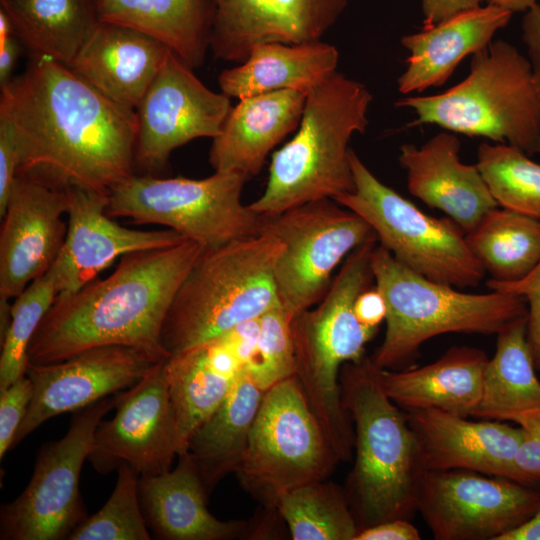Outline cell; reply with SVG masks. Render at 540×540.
Wrapping results in <instances>:
<instances>
[{"instance_id": "cell-1", "label": "cell", "mask_w": 540, "mask_h": 540, "mask_svg": "<svg viewBox=\"0 0 540 540\" xmlns=\"http://www.w3.org/2000/svg\"><path fill=\"white\" fill-rule=\"evenodd\" d=\"M0 116L20 150V171L104 193L133 175L138 120L71 68L34 57L1 87Z\"/></svg>"}, {"instance_id": "cell-2", "label": "cell", "mask_w": 540, "mask_h": 540, "mask_svg": "<svg viewBox=\"0 0 540 540\" xmlns=\"http://www.w3.org/2000/svg\"><path fill=\"white\" fill-rule=\"evenodd\" d=\"M192 240L129 253L106 278L59 293L28 349V362L48 364L104 346L134 347L168 358L161 332L168 310L204 251Z\"/></svg>"}, {"instance_id": "cell-3", "label": "cell", "mask_w": 540, "mask_h": 540, "mask_svg": "<svg viewBox=\"0 0 540 540\" xmlns=\"http://www.w3.org/2000/svg\"><path fill=\"white\" fill-rule=\"evenodd\" d=\"M340 385L356 452L346 495L359 529L409 518L425 470L405 411L385 393L371 357L344 364Z\"/></svg>"}, {"instance_id": "cell-4", "label": "cell", "mask_w": 540, "mask_h": 540, "mask_svg": "<svg viewBox=\"0 0 540 540\" xmlns=\"http://www.w3.org/2000/svg\"><path fill=\"white\" fill-rule=\"evenodd\" d=\"M368 88L335 72L313 87L294 137L272 155L261 196L248 206L276 215L354 190L349 142L369 125Z\"/></svg>"}, {"instance_id": "cell-5", "label": "cell", "mask_w": 540, "mask_h": 540, "mask_svg": "<svg viewBox=\"0 0 540 540\" xmlns=\"http://www.w3.org/2000/svg\"><path fill=\"white\" fill-rule=\"evenodd\" d=\"M377 242L373 238L351 252L316 307L291 322L295 377L339 462L348 460L354 448L341 369L365 356V345L378 331L363 325L354 312L357 297L374 285L371 255Z\"/></svg>"}, {"instance_id": "cell-6", "label": "cell", "mask_w": 540, "mask_h": 540, "mask_svg": "<svg viewBox=\"0 0 540 540\" xmlns=\"http://www.w3.org/2000/svg\"><path fill=\"white\" fill-rule=\"evenodd\" d=\"M283 244L267 232L204 249L179 287L161 332L169 356L259 318L279 303L275 263Z\"/></svg>"}, {"instance_id": "cell-7", "label": "cell", "mask_w": 540, "mask_h": 540, "mask_svg": "<svg viewBox=\"0 0 540 540\" xmlns=\"http://www.w3.org/2000/svg\"><path fill=\"white\" fill-rule=\"evenodd\" d=\"M374 285L386 304V332L371 357L382 369L416 359L420 346L446 333L498 334L526 317L522 296L504 292L472 294L430 280L399 262L382 245L371 255Z\"/></svg>"}, {"instance_id": "cell-8", "label": "cell", "mask_w": 540, "mask_h": 540, "mask_svg": "<svg viewBox=\"0 0 540 540\" xmlns=\"http://www.w3.org/2000/svg\"><path fill=\"white\" fill-rule=\"evenodd\" d=\"M395 105L414 112L411 126L436 125L529 154L540 140V97L530 62L503 40L472 55L470 71L457 85L436 95L408 96Z\"/></svg>"}, {"instance_id": "cell-9", "label": "cell", "mask_w": 540, "mask_h": 540, "mask_svg": "<svg viewBox=\"0 0 540 540\" xmlns=\"http://www.w3.org/2000/svg\"><path fill=\"white\" fill-rule=\"evenodd\" d=\"M246 175L217 172L202 179L131 175L109 193L111 218L157 224L205 249L261 233L263 216L244 205Z\"/></svg>"}, {"instance_id": "cell-10", "label": "cell", "mask_w": 540, "mask_h": 540, "mask_svg": "<svg viewBox=\"0 0 540 540\" xmlns=\"http://www.w3.org/2000/svg\"><path fill=\"white\" fill-rule=\"evenodd\" d=\"M355 187L334 198L362 217L377 240L416 273L453 287H475L485 270L465 232L450 218H435L381 182L351 149Z\"/></svg>"}, {"instance_id": "cell-11", "label": "cell", "mask_w": 540, "mask_h": 540, "mask_svg": "<svg viewBox=\"0 0 540 540\" xmlns=\"http://www.w3.org/2000/svg\"><path fill=\"white\" fill-rule=\"evenodd\" d=\"M338 462L293 376L265 391L235 473L244 489L274 509L283 493L328 479Z\"/></svg>"}, {"instance_id": "cell-12", "label": "cell", "mask_w": 540, "mask_h": 540, "mask_svg": "<svg viewBox=\"0 0 540 540\" xmlns=\"http://www.w3.org/2000/svg\"><path fill=\"white\" fill-rule=\"evenodd\" d=\"M262 216L261 232L275 235L283 244L274 281L279 301L292 317L316 305L338 265L377 238L362 217L330 198Z\"/></svg>"}, {"instance_id": "cell-13", "label": "cell", "mask_w": 540, "mask_h": 540, "mask_svg": "<svg viewBox=\"0 0 540 540\" xmlns=\"http://www.w3.org/2000/svg\"><path fill=\"white\" fill-rule=\"evenodd\" d=\"M118 398L119 393L80 409L66 434L40 449L26 488L1 506V540L68 539L88 517L79 491L81 469L98 425Z\"/></svg>"}, {"instance_id": "cell-14", "label": "cell", "mask_w": 540, "mask_h": 540, "mask_svg": "<svg viewBox=\"0 0 540 540\" xmlns=\"http://www.w3.org/2000/svg\"><path fill=\"white\" fill-rule=\"evenodd\" d=\"M540 489L470 470L424 471L417 510L436 540H498L528 520Z\"/></svg>"}, {"instance_id": "cell-15", "label": "cell", "mask_w": 540, "mask_h": 540, "mask_svg": "<svg viewBox=\"0 0 540 540\" xmlns=\"http://www.w3.org/2000/svg\"><path fill=\"white\" fill-rule=\"evenodd\" d=\"M174 52L167 55L135 112V163L156 170L171 153L201 137H217L232 108L230 97L210 90Z\"/></svg>"}, {"instance_id": "cell-16", "label": "cell", "mask_w": 540, "mask_h": 540, "mask_svg": "<svg viewBox=\"0 0 540 540\" xmlns=\"http://www.w3.org/2000/svg\"><path fill=\"white\" fill-rule=\"evenodd\" d=\"M165 360L120 392L115 415L98 425L87 459L98 473L109 474L122 463L139 476L171 470L179 442Z\"/></svg>"}, {"instance_id": "cell-17", "label": "cell", "mask_w": 540, "mask_h": 540, "mask_svg": "<svg viewBox=\"0 0 540 540\" xmlns=\"http://www.w3.org/2000/svg\"><path fill=\"white\" fill-rule=\"evenodd\" d=\"M165 359L134 347L104 346L54 363L28 362L34 393L12 448L48 419L130 388Z\"/></svg>"}, {"instance_id": "cell-18", "label": "cell", "mask_w": 540, "mask_h": 540, "mask_svg": "<svg viewBox=\"0 0 540 540\" xmlns=\"http://www.w3.org/2000/svg\"><path fill=\"white\" fill-rule=\"evenodd\" d=\"M65 186L20 171L0 229V298L14 299L55 263L67 233Z\"/></svg>"}, {"instance_id": "cell-19", "label": "cell", "mask_w": 540, "mask_h": 540, "mask_svg": "<svg viewBox=\"0 0 540 540\" xmlns=\"http://www.w3.org/2000/svg\"><path fill=\"white\" fill-rule=\"evenodd\" d=\"M348 0H207L209 49L217 59L242 63L265 43L321 41Z\"/></svg>"}, {"instance_id": "cell-20", "label": "cell", "mask_w": 540, "mask_h": 540, "mask_svg": "<svg viewBox=\"0 0 540 540\" xmlns=\"http://www.w3.org/2000/svg\"><path fill=\"white\" fill-rule=\"evenodd\" d=\"M67 233L51 267L59 293L75 292L96 279L118 257L171 247L187 240L174 230L142 231L125 228L107 213L109 194L68 184Z\"/></svg>"}, {"instance_id": "cell-21", "label": "cell", "mask_w": 540, "mask_h": 540, "mask_svg": "<svg viewBox=\"0 0 540 540\" xmlns=\"http://www.w3.org/2000/svg\"><path fill=\"white\" fill-rule=\"evenodd\" d=\"M425 471L470 470L524 483L515 464L520 427L437 409L405 411Z\"/></svg>"}, {"instance_id": "cell-22", "label": "cell", "mask_w": 540, "mask_h": 540, "mask_svg": "<svg viewBox=\"0 0 540 540\" xmlns=\"http://www.w3.org/2000/svg\"><path fill=\"white\" fill-rule=\"evenodd\" d=\"M460 141L443 131L418 147L404 144L398 161L406 171L409 192L444 212L465 234L499 207L477 165L459 158Z\"/></svg>"}, {"instance_id": "cell-23", "label": "cell", "mask_w": 540, "mask_h": 540, "mask_svg": "<svg viewBox=\"0 0 540 540\" xmlns=\"http://www.w3.org/2000/svg\"><path fill=\"white\" fill-rule=\"evenodd\" d=\"M170 51L143 31L100 21L69 68L113 102L135 111Z\"/></svg>"}, {"instance_id": "cell-24", "label": "cell", "mask_w": 540, "mask_h": 540, "mask_svg": "<svg viewBox=\"0 0 540 540\" xmlns=\"http://www.w3.org/2000/svg\"><path fill=\"white\" fill-rule=\"evenodd\" d=\"M174 469L140 476L141 508L154 538L162 540H228L243 536L248 523L223 521L207 508L208 492L188 452Z\"/></svg>"}, {"instance_id": "cell-25", "label": "cell", "mask_w": 540, "mask_h": 540, "mask_svg": "<svg viewBox=\"0 0 540 540\" xmlns=\"http://www.w3.org/2000/svg\"><path fill=\"white\" fill-rule=\"evenodd\" d=\"M511 16L506 9L485 4L403 36L401 44L409 56L398 90L410 94L443 85L465 57L493 41Z\"/></svg>"}, {"instance_id": "cell-26", "label": "cell", "mask_w": 540, "mask_h": 540, "mask_svg": "<svg viewBox=\"0 0 540 540\" xmlns=\"http://www.w3.org/2000/svg\"><path fill=\"white\" fill-rule=\"evenodd\" d=\"M306 96L304 91L280 90L240 99L212 139L209 162L214 171L257 175L270 151L298 128Z\"/></svg>"}, {"instance_id": "cell-27", "label": "cell", "mask_w": 540, "mask_h": 540, "mask_svg": "<svg viewBox=\"0 0 540 540\" xmlns=\"http://www.w3.org/2000/svg\"><path fill=\"white\" fill-rule=\"evenodd\" d=\"M489 358L478 348L453 346L428 365L395 371L378 368L388 397L402 410L437 409L473 417Z\"/></svg>"}, {"instance_id": "cell-28", "label": "cell", "mask_w": 540, "mask_h": 540, "mask_svg": "<svg viewBox=\"0 0 540 540\" xmlns=\"http://www.w3.org/2000/svg\"><path fill=\"white\" fill-rule=\"evenodd\" d=\"M337 48L321 41L254 47L239 65L219 75L221 92L238 100L280 90L309 92L336 72Z\"/></svg>"}, {"instance_id": "cell-29", "label": "cell", "mask_w": 540, "mask_h": 540, "mask_svg": "<svg viewBox=\"0 0 540 540\" xmlns=\"http://www.w3.org/2000/svg\"><path fill=\"white\" fill-rule=\"evenodd\" d=\"M264 393L244 368L221 405L189 438L186 452L208 494L238 469Z\"/></svg>"}, {"instance_id": "cell-30", "label": "cell", "mask_w": 540, "mask_h": 540, "mask_svg": "<svg viewBox=\"0 0 540 540\" xmlns=\"http://www.w3.org/2000/svg\"><path fill=\"white\" fill-rule=\"evenodd\" d=\"M527 316L497 334L473 417L521 424L540 419V381L526 339Z\"/></svg>"}, {"instance_id": "cell-31", "label": "cell", "mask_w": 540, "mask_h": 540, "mask_svg": "<svg viewBox=\"0 0 540 540\" xmlns=\"http://www.w3.org/2000/svg\"><path fill=\"white\" fill-rule=\"evenodd\" d=\"M100 21L129 26L162 43L192 69L209 49L207 0H95Z\"/></svg>"}, {"instance_id": "cell-32", "label": "cell", "mask_w": 540, "mask_h": 540, "mask_svg": "<svg viewBox=\"0 0 540 540\" xmlns=\"http://www.w3.org/2000/svg\"><path fill=\"white\" fill-rule=\"evenodd\" d=\"M14 34L34 57L66 66L100 22L95 0H0Z\"/></svg>"}, {"instance_id": "cell-33", "label": "cell", "mask_w": 540, "mask_h": 540, "mask_svg": "<svg viewBox=\"0 0 540 540\" xmlns=\"http://www.w3.org/2000/svg\"><path fill=\"white\" fill-rule=\"evenodd\" d=\"M466 240L491 279L517 281L540 261V218L499 206L466 234Z\"/></svg>"}, {"instance_id": "cell-34", "label": "cell", "mask_w": 540, "mask_h": 540, "mask_svg": "<svg viewBox=\"0 0 540 540\" xmlns=\"http://www.w3.org/2000/svg\"><path fill=\"white\" fill-rule=\"evenodd\" d=\"M169 396L179 442V454L188 440L221 405L235 380L216 368L203 347L197 345L164 361Z\"/></svg>"}, {"instance_id": "cell-35", "label": "cell", "mask_w": 540, "mask_h": 540, "mask_svg": "<svg viewBox=\"0 0 540 540\" xmlns=\"http://www.w3.org/2000/svg\"><path fill=\"white\" fill-rule=\"evenodd\" d=\"M274 509L294 540H355L360 531L346 491L327 479L283 493Z\"/></svg>"}, {"instance_id": "cell-36", "label": "cell", "mask_w": 540, "mask_h": 540, "mask_svg": "<svg viewBox=\"0 0 540 540\" xmlns=\"http://www.w3.org/2000/svg\"><path fill=\"white\" fill-rule=\"evenodd\" d=\"M478 169L498 205L540 218V164L509 144L481 143Z\"/></svg>"}, {"instance_id": "cell-37", "label": "cell", "mask_w": 540, "mask_h": 540, "mask_svg": "<svg viewBox=\"0 0 540 540\" xmlns=\"http://www.w3.org/2000/svg\"><path fill=\"white\" fill-rule=\"evenodd\" d=\"M58 294V283L50 269L14 298L10 325L0 341V390L26 374L29 345Z\"/></svg>"}, {"instance_id": "cell-38", "label": "cell", "mask_w": 540, "mask_h": 540, "mask_svg": "<svg viewBox=\"0 0 540 540\" xmlns=\"http://www.w3.org/2000/svg\"><path fill=\"white\" fill-rule=\"evenodd\" d=\"M139 477L128 464L119 465L107 502L76 527L68 540H150L139 500Z\"/></svg>"}, {"instance_id": "cell-39", "label": "cell", "mask_w": 540, "mask_h": 540, "mask_svg": "<svg viewBox=\"0 0 540 540\" xmlns=\"http://www.w3.org/2000/svg\"><path fill=\"white\" fill-rule=\"evenodd\" d=\"M292 319L280 302L259 317L257 345L244 368L263 391L295 376Z\"/></svg>"}, {"instance_id": "cell-40", "label": "cell", "mask_w": 540, "mask_h": 540, "mask_svg": "<svg viewBox=\"0 0 540 540\" xmlns=\"http://www.w3.org/2000/svg\"><path fill=\"white\" fill-rule=\"evenodd\" d=\"M491 291L524 297L528 306L526 339L536 370L540 371V261L533 270L520 280L503 282L487 281Z\"/></svg>"}, {"instance_id": "cell-41", "label": "cell", "mask_w": 540, "mask_h": 540, "mask_svg": "<svg viewBox=\"0 0 540 540\" xmlns=\"http://www.w3.org/2000/svg\"><path fill=\"white\" fill-rule=\"evenodd\" d=\"M34 393L33 383L25 374L0 390V459L12 449Z\"/></svg>"}, {"instance_id": "cell-42", "label": "cell", "mask_w": 540, "mask_h": 540, "mask_svg": "<svg viewBox=\"0 0 540 540\" xmlns=\"http://www.w3.org/2000/svg\"><path fill=\"white\" fill-rule=\"evenodd\" d=\"M20 169V150L8 120L0 116V217Z\"/></svg>"}, {"instance_id": "cell-43", "label": "cell", "mask_w": 540, "mask_h": 540, "mask_svg": "<svg viewBox=\"0 0 540 540\" xmlns=\"http://www.w3.org/2000/svg\"><path fill=\"white\" fill-rule=\"evenodd\" d=\"M522 438L518 445L515 464L526 485L540 483V419H529L519 424Z\"/></svg>"}, {"instance_id": "cell-44", "label": "cell", "mask_w": 540, "mask_h": 540, "mask_svg": "<svg viewBox=\"0 0 540 540\" xmlns=\"http://www.w3.org/2000/svg\"><path fill=\"white\" fill-rule=\"evenodd\" d=\"M522 39L528 51L534 84L540 97V3L538 2L524 14Z\"/></svg>"}, {"instance_id": "cell-45", "label": "cell", "mask_w": 540, "mask_h": 540, "mask_svg": "<svg viewBox=\"0 0 540 540\" xmlns=\"http://www.w3.org/2000/svg\"><path fill=\"white\" fill-rule=\"evenodd\" d=\"M417 528L407 519L384 521L361 529L355 540H419Z\"/></svg>"}, {"instance_id": "cell-46", "label": "cell", "mask_w": 540, "mask_h": 540, "mask_svg": "<svg viewBox=\"0 0 540 540\" xmlns=\"http://www.w3.org/2000/svg\"><path fill=\"white\" fill-rule=\"evenodd\" d=\"M385 300L375 285L363 291L356 299L354 312L365 326L379 328L386 318Z\"/></svg>"}, {"instance_id": "cell-47", "label": "cell", "mask_w": 540, "mask_h": 540, "mask_svg": "<svg viewBox=\"0 0 540 540\" xmlns=\"http://www.w3.org/2000/svg\"><path fill=\"white\" fill-rule=\"evenodd\" d=\"M485 0H421L423 26H431L458 13L479 7Z\"/></svg>"}, {"instance_id": "cell-48", "label": "cell", "mask_w": 540, "mask_h": 540, "mask_svg": "<svg viewBox=\"0 0 540 540\" xmlns=\"http://www.w3.org/2000/svg\"><path fill=\"white\" fill-rule=\"evenodd\" d=\"M14 34L0 39V86L8 84L12 77L17 57L19 54V46L13 37Z\"/></svg>"}, {"instance_id": "cell-49", "label": "cell", "mask_w": 540, "mask_h": 540, "mask_svg": "<svg viewBox=\"0 0 540 540\" xmlns=\"http://www.w3.org/2000/svg\"><path fill=\"white\" fill-rule=\"evenodd\" d=\"M498 540H540V504L528 520Z\"/></svg>"}, {"instance_id": "cell-50", "label": "cell", "mask_w": 540, "mask_h": 540, "mask_svg": "<svg viewBox=\"0 0 540 540\" xmlns=\"http://www.w3.org/2000/svg\"><path fill=\"white\" fill-rule=\"evenodd\" d=\"M485 3L501 7L513 14L526 12L537 3V0H485Z\"/></svg>"}, {"instance_id": "cell-51", "label": "cell", "mask_w": 540, "mask_h": 540, "mask_svg": "<svg viewBox=\"0 0 540 540\" xmlns=\"http://www.w3.org/2000/svg\"><path fill=\"white\" fill-rule=\"evenodd\" d=\"M536 152H537V153H540V140H539L538 145H537V147H536Z\"/></svg>"}]
</instances>
